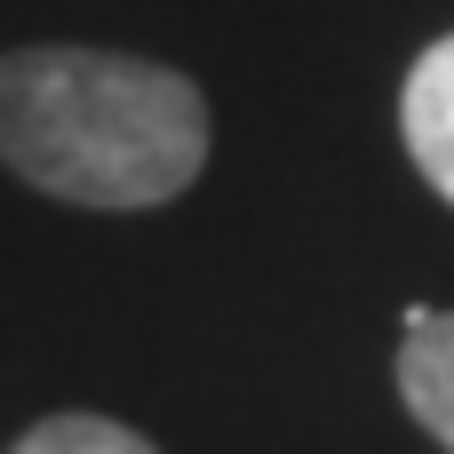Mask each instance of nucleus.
<instances>
[{
	"instance_id": "nucleus-3",
	"label": "nucleus",
	"mask_w": 454,
	"mask_h": 454,
	"mask_svg": "<svg viewBox=\"0 0 454 454\" xmlns=\"http://www.w3.org/2000/svg\"><path fill=\"white\" fill-rule=\"evenodd\" d=\"M399 399L407 415L454 454V311H407V343H399Z\"/></svg>"
},
{
	"instance_id": "nucleus-1",
	"label": "nucleus",
	"mask_w": 454,
	"mask_h": 454,
	"mask_svg": "<svg viewBox=\"0 0 454 454\" xmlns=\"http://www.w3.org/2000/svg\"><path fill=\"white\" fill-rule=\"evenodd\" d=\"M0 160L72 207H160L207 168V96L152 56H0Z\"/></svg>"
},
{
	"instance_id": "nucleus-2",
	"label": "nucleus",
	"mask_w": 454,
	"mask_h": 454,
	"mask_svg": "<svg viewBox=\"0 0 454 454\" xmlns=\"http://www.w3.org/2000/svg\"><path fill=\"white\" fill-rule=\"evenodd\" d=\"M399 136H407V160L423 168V184L454 207V32L431 40L415 64H407V88H399Z\"/></svg>"
},
{
	"instance_id": "nucleus-4",
	"label": "nucleus",
	"mask_w": 454,
	"mask_h": 454,
	"mask_svg": "<svg viewBox=\"0 0 454 454\" xmlns=\"http://www.w3.org/2000/svg\"><path fill=\"white\" fill-rule=\"evenodd\" d=\"M8 454H160V447L144 431L112 423V415H48V423H32Z\"/></svg>"
}]
</instances>
